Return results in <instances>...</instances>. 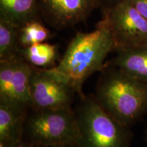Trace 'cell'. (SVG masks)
<instances>
[{"instance_id":"obj_1","label":"cell","mask_w":147,"mask_h":147,"mask_svg":"<svg viewBox=\"0 0 147 147\" xmlns=\"http://www.w3.org/2000/svg\"><path fill=\"white\" fill-rule=\"evenodd\" d=\"M115 51L109 27L102 19L93 32H78L67 46L63 57L55 67L67 77L80 97L86 80L105 67L106 58Z\"/></svg>"},{"instance_id":"obj_2","label":"cell","mask_w":147,"mask_h":147,"mask_svg":"<svg viewBox=\"0 0 147 147\" xmlns=\"http://www.w3.org/2000/svg\"><path fill=\"white\" fill-rule=\"evenodd\" d=\"M95 98L106 113L129 127L147 113V82L106 64L95 87Z\"/></svg>"},{"instance_id":"obj_3","label":"cell","mask_w":147,"mask_h":147,"mask_svg":"<svg viewBox=\"0 0 147 147\" xmlns=\"http://www.w3.org/2000/svg\"><path fill=\"white\" fill-rule=\"evenodd\" d=\"M76 112L78 147H128L131 134L106 113L95 97L84 95Z\"/></svg>"},{"instance_id":"obj_4","label":"cell","mask_w":147,"mask_h":147,"mask_svg":"<svg viewBox=\"0 0 147 147\" xmlns=\"http://www.w3.org/2000/svg\"><path fill=\"white\" fill-rule=\"evenodd\" d=\"M31 110L24 126V141L34 146L78 144L80 132L71 108Z\"/></svg>"},{"instance_id":"obj_5","label":"cell","mask_w":147,"mask_h":147,"mask_svg":"<svg viewBox=\"0 0 147 147\" xmlns=\"http://www.w3.org/2000/svg\"><path fill=\"white\" fill-rule=\"evenodd\" d=\"M29 88L33 110L71 108L77 93L67 77L56 67H33Z\"/></svg>"},{"instance_id":"obj_6","label":"cell","mask_w":147,"mask_h":147,"mask_svg":"<svg viewBox=\"0 0 147 147\" xmlns=\"http://www.w3.org/2000/svg\"><path fill=\"white\" fill-rule=\"evenodd\" d=\"M102 20L113 35L115 51L147 43V19L131 0H120L104 8Z\"/></svg>"},{"instance_id":"obj_7","label":"cell","mask_w":147,"mask_h":147,"mask_svg":"<svg viewBox=\"0 0 147 147\" xmlns=\"http://www.w3.org/2000/svg\"><path fill=\"white\" fill-rule=\"evenodd\" d=\"M32 69L33 66L21 55L0 62V102L31 109L29 81Z\"/></svg>"},{"instance_id":"obj_8","label":"cell","mask_w":147,"mask_h":147,"mask_svg":"<svg viewBox=\"0 0 147 147\" xmlns=\"http://www.w3.org/2000/svg\"><path fill=\"white\" fill-rule=\"evenodd\" d=\"M101 5L100 0H39L40 16L59 30L85 21Z\"/></svg>"},{"instance_id":"obj_9","label":"cell","mask_w":147,"mask_h":147,"mask_svg":"<svg viewBox=\"0 0 147 147\" xmlns=\"http://www.w3.org/2000/svg\"><path fill=\"white\" fill-rule=\"evenodd\" d=\"M116 51L117 55L106 64L115 66L132 78L147 82V43Z\"/></svg>"},{"instance_id":"obj_10","label":"cell","mask_w":147,"mask_h":147,"mask_svg":"<svg viewBox=\"0 0 147 147\" xmlns=\"http://www.w3.org/2000/svg\"><path fill=\"white\" fill-rule=\"evenodd\" d=\"M29 110L0 102V141L10 147L23 139Z\"/></svg>"},{"instance_id":"obj_11","label":"cell","mask_w":147,"mask_h":147,"mask_svg":"<svg viewBox=\"0 0 147 147\" xmlns=\"http://www.w3.org/2000/svg\"><path fill=\"white\" fill-rule=\"evenodd\" d=\"M40 16L39 0H0V19L19 28Z\"/></svg>"},{"instance_id":"obj_12","label":"cell","mask_w":147,"mask_h":147,"mask_svg":"<svg viewBox=\"0 0 147 147\" xmlns=\"http://www.w3.org/2000/svg\"><path fill=\"white\" fill-rule=\"evenodd\" d=\"M20 55L33 67L53 68L57 66L58 49L55 45L45 42L21 49Z\"/></svg>"},{"instance_id":"obj_13","label":"cell","mask_w":147,"mask_h":147,"mask_svg":"<svg viewBox=\"0 0 147 147\" xmlns=\"http://www.w3.org/2000/svg\"><path fill=\"white\" fill-rule=\"evenodd\" d=\"M18 30L19 27L0 19V62L12 60L20 56Z\"/></svg>"},{"instance_id":"obj_14","label":"cell","mask_w":147,"mask_h":147,"mask_svg":"<svg viewBox=\"0 0 147 147\" xmlns=\"http://www.w3.org/2000/svg\"><path fill=\"white\" fill-rule=\"evenodd\" d=\"M51 36L50 31L41 23L40 20L29 22L20 27L18 30V40L21 49L45 42Z\"/></svg>"},{"instance_id":"obj_15","label":"cell","mask_w":147,"mask_h":147,"mask_svg":"<svg viewBox=\"0 0 147 147\" xmlns=\"http://www.w3.org/2000/svg\"><path fill=\"white\" fill-rule=\"evenodd\" d=\"M138 12L147 19V0H131Z\"/></svg>"},{"instance_id":"obj_16","label":"cell","mask_w":147,"mask_h":147,"mask_svg":"<svg viewBox=\"0 0 147 147\" xmlns=\"http://www.w3.org/2000/svg\"><path fill=\"white\" fill-rule=\"evenodd\" d=\"M119 1H120V0H100L101 5H104V8L111 6V5L118 2Z\"/></svg>"},{"instance_id":"obj_17","label":"cell","mask_w":147,"mask_h":147,"mask_svg":"<svg viewBox=\"0 0 147 147\" xmlns=\"http://www.w3.org/2000/svg\"><path fill=\"white\" fill-rule=\"evenodd\" d=\"M36 147H78L76 144H61L51 145V146H36Z\"/></svg>"},{"instance_id":"obj_18","label":"cell","mask_w":147,"mask_h":147,"mask_svg":"<svg viewBox=\"0 0 147 147\" xmlns=\"http://www.w3.org/2000/svg\"><path fill=\"white\" fill-rule=\"evenodd\" d=\"M12 147H28V144H27V143L25 141H24L22 139L20 141L15 143Z\"/></svg>"},{"instance_id":"obj_19","label":"cell","mask_w":147,"mask_h":147,"mask_svg":"<svg viewBox=\"0 0 147 147\" xmlns=\"http://www.w3.org/2000/svg\"><path fill=\"white\" fill-rule=\"evenodd\" d=\"M27 144H28V147H36V146H34V145H32L31 144H29V143H27Z\"/></svg>"},{"instance_id":"obj_20","label":"cell","mask_w":147,"mask_h":147,"mask_svg":"<svg viewBox=\"0 0 147 147\" xmlns=\"http://www.w3.org/2000/svg\"><path fill=\"white\" fill-rule=\"evenodd\" d=\"M145 134H146V141H147V127L146 129V131H145Z\"/></svg>"}]
</instances>
